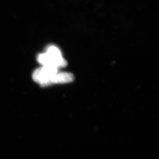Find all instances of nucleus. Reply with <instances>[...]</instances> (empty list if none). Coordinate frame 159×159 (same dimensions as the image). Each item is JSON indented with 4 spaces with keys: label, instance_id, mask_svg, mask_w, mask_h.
<instances>
[{
    "label": "nucleus",
    "instance_id": "f257e3e1",
    "mask_svg": "<svg viewBox=\"0 0 159 159\" xmlns=\"http://www.w3.org/2000/svg\"><path fill=\"white\" fill-rule=\"evenodd\" d=\"M37 59L43 66L53 67L58 69L67 65V62L62 57L60 50L54 45L49 46L45 53L39 54Z\"/></svg>",
    "mask_w": 159,
    "mask_h": 159
},
{
    "label": "nucleus",
    "instance_id": "f03ea898",
    "mask_svg": "<svg viewBox=\"0 0 159 159\" xmlns=\"http://www.w3.org/2000/svg\"><path fill=\"white\" fill-rule=\"evenodd\" d=\"M58 73V69L50 66H43L35 70L32 77L34 81L42 87H48L54 75Z\"/></svg>",
    "mask_w": 159,
    "mask_h": 159
}]
</instances>
